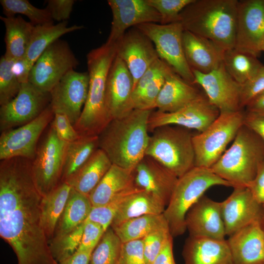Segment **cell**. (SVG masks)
<instances>
[{"label": "cell", "instance_id": "cell-1", "mask_svg": "<svg viewBox=\"0 0 264 264\" xmlns=\"http://www.w3.org/2000/svg\"><path fill=\"white\" fill-rule=\"evenodd\" d=\"M43 197L34 180L31 160L17 157L0 163V236L18 264H58L43 227Z\"/></svg>", "mask_w": 264, "mask_h": 264}, {"label": "cell", "instance_id": "cell-2", "mask_svg": "<svg viewBox=\"0 0 264 264\" xmlns=\"http://www.w3.org/2000/svg\"><path fill=\"white\" fill-rule=\"evenodd\" d=\"M152 110L134 109L123 117L112 119L98 136V148L112 164L135 170L145 156Z\"/></svg>", "mask_w": 264, "mask_h": 264}, {"label": "cell", "instance_id": "cell-3", "mask_svg": "<svg viewBox=\"0 0 264 264\" xmlns=\"http://www.w3.org/2000/svg\"><path fill=\"white\" fill-rule=\"evenodd\" d=\"M237 0H194L180 13L184 30L208 39L224 50L234 48Z\"/></svg>", "mask_w": 264, "mask_h": 264}, {"label": "cell", "instance_id": "cell-4", "mask_svg": "<svg viewBox=\"0 0 264 264\" xmlns=\"http://www.w3.org/2000/svg\"><path fill=\"white\" fill-rule=\"evenodd\" d=\"M116 56L117 44L106 42L87 54L88 95L74 126L80 136H98L111 120L106 107V89L109 73Z\"/></svg>", "mask_w": 264, "mask_h": 264}, {"label": "cell", "instance_id": "cell-5", "mask_svg": "<svg viewBox=\"0 0 264 264\" xmlns=\"http://www.w3.org/2000/svg\"><path fill=\"white\" fill-rule=\"evenodd\" d=\"M264 160V145L259 137L244 124L231 146L210 168L233 187H247L254 179Z\"/></svg>", "mask_w": 264, "mask_h": 264}, {"label": "cell", "instance_id": "cell-6", "mask_svg": "<svg viewBox=\"0 0 264 264\" xmlns=\"http://www.w3.org/2000/svg\"><path fill=\"white\" fill-rule=\"evenodd\" d=\"M216 185L233 187L231 183L216 175L210 168L195 166L178 178L163 213L173 237L184 233L187 212L209 188Z\"/></svg>", "mask_w": 264, "mask_h": 264}, {"label": "cell", "instance_id": "cell-7", "mask_svg": "<svg viewBox=\"0 0 264 264\" xmlns=\"http://www.w3.org/2000/svg\"><path fill=\"white\" fill-rule=\"evenodd\" d=\"M193 135L189 129L178 126L158 127L150 135L145 155L179 178L195 167Z\"/></svg>", "mask_w": 264, "mask_h": 264}, {"label": "cell", "instance_id": "cell-8", "mask_svg": "<svg viewBox=\"0 0 264 264\" xmlns=\"http://www.w3.org/2000/svg\"><path fill=\"white\" fill-rule=\"evenodd\" d=\"M245 112H220L203 132L194 134L195 166L210 168L221 157L243 125Z\"/></svg>", "mask_w": 264, "mask_h": 264}, {"label": "cell", "instance_id": "cell-9", "mask_svg": "<svg viewBox=\"0 0 264 264\" xmlns=\"http://www.w3.org/2000/svg\"><path fill=\"white\" fill-rule=\"evenodd\" d=\"M135 27L151 40L160 59L184 80L194 85V76L183 50L184 29L180 22L167 24L146 23Z\"/></svg>", "mask_w": 264, "mask_h": 264}, {"label": "cell", "instance_id": "cell-10", "mask_svg": "<svg viewBox=\"0 0 264 264\" xmlns=\"http://www.w3.org/2000/svg\"><path fill=\"white\" fill-rule=\"evenodd\" d=\"M67 143L58 137L50 125L37 149L35 156L31 161V170L35 185L43 197L62 182Z\"/></svg>", "mask_w": 264, "mask_h": 264}, {"label": "cell", "instance_id": "cell-11", "mask_svg": "<svg viewBox=\"0 0 264 264\" xmlns=\"http://www.w3.org/2000/svg\"><path fill=\"white\" fill-rule=\"evenodd\" d=\"M78 64L68 43L58 39L35 62L31 69L28 82L42 91L50 92L61 78Z\"/></svg>", "mask_w": 264, "mask_h": 264}, {"label": "cell", "instance_id": "cell-12", "mask_svg": "<svg viewBox=\"0 0 264 264\" xmlns=\"http://www.w3.org/2000/svg\"><path fill=\"white\" fill-rule=\"evenodd\" d=\"M54 116L49 104L38 117L29 123L1 132L0 160L21 157L32 161L35 156L39 139Z\"/></svg>", "mask_w": 264, "mask_h": 264}, {"label": "cell", "instance_id": "cell-13", "mask_svg": "<svg viewBox=\"0 0 264 264\" xmlns=\"http://www.w3.org/2000/svg\"><path fill=\"white\" fill-rule=\"evenodd\" d=\"M50 92L27 82L21 84L18 95L0 108L1 132L20 127L38 117L50 104Z\"/></svg>", "mask_w": 264, "mask_h": 264}, {"label": "cell", "instance_id": "cell-14", "mask_svg": "<svg viewBox=\"0 0 264 264\" xmlns=\"http://www.w3.org/2000/svg\"><path fill=\"white\" fill-rule=\"evenodd\" d=\"M219 110L200 95L196 99L173 112L152 111L148 121L149 132L166 125H175L193 129L198 133L205 131L219 116Z\"/></svg>", "mask_w": 264, "mask_h": 264}, {"label": "cell", "instance_id": "cell-15", "mask_svg": "<svg viewBox=\"0 0 264 264\" xmlns=\"http://www.w3.org/2000/svg\"><path fill=\"white\" fill-rule=\"evenodd\" d=\"M88 87V72L74 69L68 72L50 92V105L54 113L66 115L74 126L87 101Z\"/></svg>", "mask_w": 264, "mask_h": 264}, {"label": "cell", "instance_id": "cell-16", "mask_svg": "<svg viewBox=\"0 0 264 264\" xmlns=\"http://www.w3.org/2000/svg\"><path fill=\"white\" fill-rule=\"evenodd\" d=\"M264 40V0L239 1L234 48L257 58Z\"/></svg>", "mask_w": 264, "mask_h": 264}, {"label": "cell", "instance_id": "cell-17", "mask_svg": "<svg viewBox=\"0 0 264 264\" xmlns=\"http://www.w3.org/2000/svg\"><path fill=\"white\" fill-rule=\"evenodd\" d=\"M191 69L194 76L193 84H198L203 88L209 101L220 112L242 110L240 105L241 85L228 73L223 63L207 73Z\"/></svg>", "mask_w": 264, "mask_h": 264}, {"label": "cell", "instance_id": "cell-18", "mask_svg": "<svg viewBox=\"0 0 264 264\" xmlns=\"http://www.w3.org/2000/svg\"><path fill=\"white\" fill-rule=\"evenodd\" d=\"M108 3L112 20L107 43L117 44L132 27L143 23L161 22L159 14L146 0H108Z\"/></svg>", "mask_w": 264, "mask_h": 264}, {"label": "cell", "instance_id": "cell-19", "mask_svg": "<svg viewBox=\"0 0 264 264\" xmlns=\"http://www.w3.org/2000/svg\"><path fill=\"white\" fill-rule=\"evenodd\" d=\"M117 56L125 62L132 74L134 88L145 71L159 58L151 40L135 27L128 29L117 43Z\"/></svg>", "mask_w": 264, "mask_h": 264}, {"label": "cell", "instance_id": "cell-20", "mask_svg": "<svg viewBox=\"0 0 264 264\" xmlns=\"http://www.w3.org/2000/svg\"><path fill=\"white\" fill-rule=\"evenodd\" d=\"M226 236L256 221H262L264 205L259 203L246 187H234L231 195L220 202Z\"/></svg>", "mask_w": 264, "mask_h": 264}, {"label": "cell", "instance_id": "cell-21", "mask_svg": "<svg viewBox=\"0 0 264 264\" xmlns=\"http://www.w3.org/2000/svg\"><path fill=\"white\" fill-rule=\"evenodd\" d=\"M133 79L125 62L116 56L109 71L105 104L112 119L123 117L134 109L132 94Z\"/></svg>", "mask_w": 264, "mask_h": 264}, {"label": "cell", "instance_id": "cell-22", "mask_svg": "<svg viewBox=\"0 0 264 264\" xmlns=\"http://www.w3.org/2000/svg\"><path fill=\"white\" fill-rule=\"evenodd\" d=\"M185 224L191 237L225 239L220 202L204 195L187 212Z\"/></svg>", "mask_w": 264, "mask_h": 264}, {"label": "cell", "instance_id": "cell-23", "mask_svg": "<svg viewBox=\"0 0 264 264\" xmlns=\"http://www.w3.org/2000/svg\"><path fill=\"white\" fill-rule=\"evenodd\" d=\"M234 264H264V229L262 221L240 229L226 240Z\"/></svg>", "mask_w": 264, "mask_h": 264}, {"label": "cell", "instance_id": "cell-24", "mask_svg": "<svg viewBox=\"0 0 264 264\" xmlns=\"http://www.w3.org/2000/svg\"><path fill=\"white\" fill-rule=\"evenodd\" d=\"M178 177L153 158L145 155L134 170L138 188L160 198L167 206Z\"/></svg>", "mask_w": 264, "mask_h": 264}, {"label": "cell", "instance_id": "cell-25", "mask_svg": "<svg viewBox=\"0 0 264 264\" xmlns=\"http://www.w3.org/2000/svg\"><path fill=\"white\" fill-rule=\"evenodd\" d=\"M182 44L185 58L192 69L207 73L223 63L225 50L208 39L184 30Z\"/></svg>", "mask_w": 264, "mask_h": 264}, {"label": "cell", "instance_id": "cell-26", "mask_svg": "<svg viewBox=\"0 0 264 264\" xmlns=\"http://www.w3.org/2000/svg\"><path fill=\"white\" fill-rule=\"evenodd\" d=\"M182 255L184 264H234L225 239L189 236Z\"/></svg>", "mask_w": 264, "mask_h": 264}, {"label": "cell", "instance_id": "cell-27", "mask_svg": "<svg viewBox=\"0 0 264 264\" xmlns=\"http://www.w3.org/2000/svg\"><path fill=\"white\" fill-rule=\"evenodd\" d=\"M201 94L191 84L174 70L167 76L155 101L154 109L160 111L173 112L184 107Z\"/></svg>", "mask_w": 264, "mask_h": 264}, {"label": "cell", "instance_id": "cell-28", "mask_svg": "<svg viewBox=\"0 0 264 264\" xmlns=\"http://www.w3.org/2000/svg\"><path fill=\"white\" fill-rule=\"evenodd\" d=\"M134 170L112 164L88 196L93 207L103 205L134 183Z\"/></svg>", "mask_w": 264, "mask_h": 264}, {"label": "cell", "instance_id": "cell-29", "mask_svg": "<svg viewBox=\"0 0 264 264\" xmlns=\"http://www.w3.org/2000/svg\"><path fill=\"white\" fill-rule=\"evenodd\" d=\"M112 165L106 153L98 148L84 164L65 182L88 196Z\"/></svg>", "mask_w": 264, "mask_h": 264}, {"label": "cell", "instance_id": "cell-30", "mask_svg": "<svg viewBox=\"0 0 264 264\" xmlns=\"http://www.w3.org/2000/svg\"><path fill=\"white\" fill-rule=\"evenodd\" d=\"M166 207L158 197L139 188L123 202L110 226L113 228L126 220L144 215L162 214Z\"/></svg>", "mask_w": 264, "mask_h": 264}, {"label": "cell", "instance_id": "cell-31", "mask_svg": "<svg viewBox=\"0 0 264 264\" xmlns=\"http://www.w3.org/2000/svg\"><path fill=\"white\" fill-rule=\"evenodd\" d=\"M5 28L6 51L4 54L13 60L25 57L35 25L20 16L0 17Z\"/></svg>", "mask_w": 264, "mask_h": 264}, {"label": "cell", "instance_id": "cell-32", "mask_svg": "<svg viewBox=\"0 0 264 264\" xmlns=\"http://www.w3.org/2000/svg\"><path fill=\"white\" fill-rule=\"evenodd\" d=\"M83 25L67 26V21L34 26L25 59L32 66L44 51L62 36L81 30Z\"/></svg>", "mask_w": 264, "mask_h": 264}, {"label": "cell", "instance_id": "cell-33", "mask_svg": "<svg viewBox=\"0 0 264 264\" xmlns=\"http://www.w3.org/2000/svg\"><path fill=\"white\" fill-rule=\"evenodd\" d=\"M92 207L88 196L71 188L63 212L57 223L53 237L67 233L84 223L88 218Z\"/></svg>", "mask_w": 264, "mask_h": 264}, {"label": "cell", "instance_id": "cell-34", "mask_svg": "<svg viewBox=\"0 0 264 264\" xmlns=\"http://www.w3.org/2000/svg\"><path fill=\"white\" fill-rule=\"evenodd\" d=\"M71 189V187L66 182H61L52 191L43 197L41 204L42 223L48 242L54 236Z\"/></svg>", "mask_w": 264, "mask_h": 264}, {"label": "cell", "instance_id": "cell-35", "mask_svg": "<svg viewBox=\"0 0 264 264\" xmlns=\"http://www.w3.org/2000/svg\"><path fill=\"white\" fill-rule=\"evenodd\" d=\"M98 148V136H81L67 143L62 176V182L70 178Z\"/></svg>", "mask_w": 264, "mask_h": 264}, {"label": "cell", "instance_id": "cell-36", "mask_svg": "<svg viewBox=\"0 0 264 264\" xmlns=\"http://www.w3.org/2000/svg\"><path fill=\"white\" fill-rule=\"evenodd\" d=\"M223 63L228 73L240 85L255 75L264 66L257 57L235 48L225 50Z\"/></svg>", "mask_w": 264, "mask_h": 264}, {"label": "cell", "instance_id": "cell-37", "mask_svg": "<svg viewBox=\"0 0 264 264\" xmlns=\"http://www.w3.org/2000/svg\"><path fill=\"white\" fill-rule=\"evenodd\" d=\"M166 221L163 214L147 215L129 220L111 228L124 243L143 239Z\"/></svg>", "mask_w": 264, "mask_h": 264}, {"label": "cell", "instance_id": "cell-38", "mask_svg": "<svg viewBox=\"0 0 264 264\" xmlns=\"http://www.w3.org/2000/svg\"><path fill=\"white\" fill-rule=\"evenodd\" d=\"M122 244L110 226L93 250L89 264H118Z\"/></svg>", "mask_w": 264, "mask_h": 264}, {"label": "cell", "instance_id": "cell-39", "mask_svg": "<svg viewBox=\"0 0 264 264\" xmlns=\"http://www.w3.org/2000/svg\"><path fill=\"white\" fill-rule=\"evenodd\" d=\"M0 3L5 17H13L17 14L23 15L35 26L53 23L46 8H38L27 0H0Z\"/></svg>", "mask_w": 264, "mask_h": 264}, {"label": "cell", "instance_id": "cell-40", "mask_svg": "<svg viewBox=\"0 0 264 264\" xmlns=\"http://www.w3.org/2000/svg\"><path fill=\"white\" fill-rule=\"evenodd\" d=\"M85 222L72 231L54 237L49 242L52 255L59 264L74 254L80 244Z\"/></svg>", "mask_w": 264, "mask_h": 264}, {"label": "cell", "instance_id": "cell-41", "mask_svg": "<svg viewBox=\"0 0 264 264\" xmlns=\"http://www.w3.org/2000/svg\"><path fill=\"white\" fill-rule=\"evenodd\" d=\"M139 188L135 184L119 194L107 203L93 207L87 220L100 224L106 231L111 223L120 207L126 199Z\"/></svg>", "mask_w": 264, "mask_h": 264}, {"label": "cell", "instance_id": "cell-42", "mask_svg": "<svg viewBox=\"0 0 264 264\" xmlns=\"http://www.w3.org/2000/svg\"><path fill=\"white\" fill-rule=\"evenodd\" d=\"M14 60L2 55L0 59V105L12 100L18 94L21 87L13 73L12 66Z\"/></svg>", "mask_w": 264, "mask_h": 264}, {"label": "cell", "instance_id": "cell-43", "mask_svg": "<svg viewBox=\"0 0 264 264\" xmlns=\"http://www.w3.org/2000/svg\"><path fill=\"white\" fill-rule=\"evenodd\" d=\"M171 237H173L166 221L142 239L146 264H152Z\"/></svg>", "mask_w": 264, "mask_h": 264}, {"label": "cell", "instance_id": "cell-44", "mask_svg": "<svg viewBox=\"0 0 264 264\" xmlns=\"http://www.w3.org/2000/svg\"><path fill=\"white\" fill-rule=\"evenodd\" d=\"M159 14L160 24L179 22L182 11L194 0H146Z\"/></svg>", "mask_w": 264, "mask_h": 264}, {"label": "cell", "instance_id": "cell-45", "mask_svg": "<svg viewBox=\"0 0 264 264\" xmlns=\"http://www.w3.org/2000/svg\"><path fill=\"white\" fill-rule=\"evenodd\" d=\"M173 70L150 82L141 92L133 98L134 109L153 110L157 96L168 75Z\"/></svg>", "mask_w": 264, "mask_h": 264}, {"label": "cell", "instance_id": "cell-46", "mask_svg": "<svg viewBox=\"0 0 264 264\" xmlns=\"http://www.w3.org/2000/svg\"><path fill=\"white\" fill-rule=\"evenodd\" d=\"M264 91V66L253 77L241 85L240 105L242 109Z\"/></svg>", "mask_w": 264, "mask_h": 264}, {"label": "cell", "instance_id": "cell-47", "mask_svg": "<svg viewBox=\"0 0 264 264\" xmlns=\"http://www.w3.org/2000/svg\"><path fill=\"white\" fill-rule=\"evenodd\" d=\"M118 264H146L142 239L122 243Z\"/></svg>", "mask_w": 264, "mask_h": 264}, {"label": "cell", "instance_id": "cell-48", "mask_svg": "<svg viewBox=\"0 0 264 264\" xmlns=\"http://www.w3.org/2000/svg\"><path fill=\"white\" fill-rule=\"evenodd\" d=\"M105 232L100 224L86 220L82 240L77 250L93 251Z\"/></svg>", "mask_w": 264, "mask_h": 264}, {"label": "cell", "instance_id": "cell-49", "mask_svg": "<svg viewBox=\"0 0 264 264\" xmlns=\"http://www.w3.org/2000/svg\"><path fill=\"white\" fill-rule=\"evenodd\" d=\"M51 126L54 129L58 137L66 142L74 141L81 137L68 117L64 114L54 113Z\"/></svg>", "mask_w": 264, "mask_h": 264}, {"label": "cell", "instance_id": "cell-50", "mask_svg": "<svg viewBox=\"0 0 264 264\" xmlns=\"http://www.w3.org/2000/svg\"><path fill=\"white\" fill-rule=\"evenodd\" d=\"M46 7L53 21H67L72 11L74 0H48Z\"/></svg>", "mask_w": 264, "mask_h": 264}, {"label": "cell", "instance_id": "cell-51", "mask_svg": "<svg viewBox=\"0 0 264 264\" xmlns=\"http://www.w3.org/2000/svg\"><path fill=\"white\" fill-rule=\"evenodd\" d=\"M254 198L264 205V160L259 164L254 179L246 187Z\"/></svg>", "mask_w": 264, "mask_h": 264}, {"label": "cell", "instance_id": "cell-52", "mask_svg": "<svg viewBox=\"0 0 264 264\" xmlns=\"http://www.w3.org/2000/svg\"><path fill=\"white\" fill-rule=\"evenodd\" d=\"M243 124L254 132L264 145V115L245 111Z\"/></svg>", "mask_w": 264, "mask_h": 264}, {"label": "cell", "instance_id": "cell-53", "mask_svg": "<svg viewBox=\"0 0 264 264\" xmlns=\"http://www.w3.org/2000/svg\"><path fill=\"white\" fill-rule=\"evenodd\" d=\"M32 66L25 58L14 60L12 70L21 84L28 82Z\"/></svg>", "mask_w": 264, "mask_h": 264}, {"label": "cell", "instance_id": "cell-54", "mask_svg": "<svg viewBox=\"0 0 264 264\" xmlns=\"http://www.w3.org/2000/svg\"><path fill=\"white\" fill-rule=\"evenodd\" d=\"M173 238L168 240L152 264H176L173 255Z\"/></svg>", "mask_w": 264, "mask_h": 264}, {"label": "cell", "instance_id": "cell-55", "mask_svg": "<svg viewBox=\"0 0 264 264\" xmlns=\"http://www.w3.org/2000/svg\"><path fill=\"white\" fill-rule=\"evenodd\" d=\"M92 251H79L58 264H89Z\"/></svg>", "mask_w": 264, "mask_h": 264}, {"label": "cell", "instance_id": "cell-56", "mask_svg": "<svg viewBox=\"0 0 264 264\" xmlns=\"http://www.w3.org/2000/svg\"><path fill=\"white\" fill-rule=\"evenodd\" d=\"M245 108L247 112L264 115V91L253 99Z\"/></svg>", "mask_w": 264, "mask_h": 264}, {"label": "cell", "instance_id": "cell-57", "mask_svg": "<svg viewBox=\"0 0 264 264\" xmlns=\"http://www.w3.org/2000/svg\"><path fill=\"white\" fill-rule=\"evenodd\" d=\"M262 51H264V40L263 41L262 46Z\"/></svg>", "mask_w": 264, "mask_h": 264}, {"label": "cell", "instance_id": "cell-58", "mask_svg": "<svg viewBox=\"0 0 264 264\" xmlns=\"http://www.w3.org/2000/svg\"><path fill=\"white\" fill-rule=\"evenodd\" d=\"M262 224H263V228L264 229V217H263V219L262 221Z\"/></svg>", "mask_w": 264, "mask_h": 264}]
</instances>
